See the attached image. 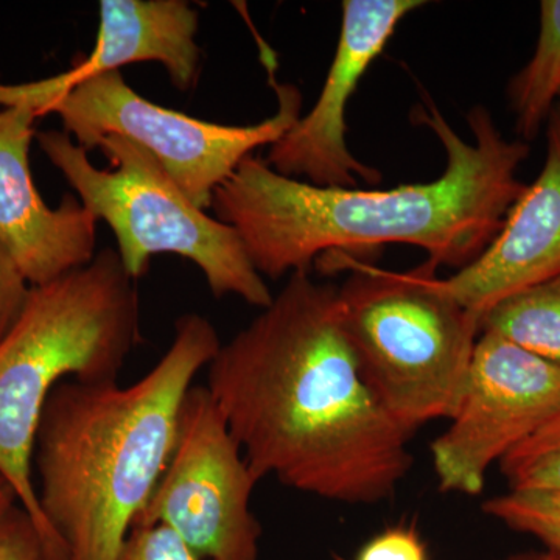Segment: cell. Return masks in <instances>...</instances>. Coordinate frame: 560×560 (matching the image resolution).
<instances>
[{"label":"cell","mask_w":560,"mask_h":560,"mask_svg":"<svg viewBox=\"0 0 560 560\" xmlns=\"http://www.w3.org/2000/svg\"><path fill=\"white\" fill-rule=\"evenodd\" d=\"M412 120L429 127L444 147L445 168L438 179L389 190L319 187L249 156L213 194V217L237 231L261 278L311 271L330 250L389 243L418 246L434 267L463 270L497 237L525 189L517 173L529 143L504 138L485 106L467 116L469 140L430 98Z\"/></svg>","instance_id":"2"},{"label":"cell","mask_w":560,"mask_h":560,"mask_svg":"<svg viewBox=\"0 0 560 560\" xmlns=\"http://www.w3.org/2000/svg\"><path fill=\"white\" fill-rule=\"evenodd\" d=\"M510 490L560 492V412L500 460Z\"/></svg>","instance_id":"16"},{"label":"cell","mask_w":560,"mask_h":560,"mask_svg":"<svg viewBox=\"0 0 560 560\" xmlns=\"http://www.w3.org/2000/svg\"><path fill=\"white\" fill-rule=\"evenodd\" d=\"M341 318L372 389L401 429L451 419L463 393L480 318L441 285L430 261L408 272L340 257Z\"/></svg>","instance_id":"5"},{"label":"cell","mask_w":560,"mask_h":560,"mask_svg":"<svg viewBox=\"0 0 560 560\" xmlns=\"http://www.w3.org/2000/svg\"><path fill=\"white\" fill-rule=\"evenodd\" d=\"M16 504H20L18 503L16 493H14L9 482L0 477V522Z\"/></svg>","instance_id":"22"},{"label":"cell","mask_w":560,"mask_h":560,"mask_svg":"<svg viewBox=\"0 0 560 560\" xmlns=\"http://www.w3.org/2000/svg\"><path fill=\"white\" fill-rule=\"evenodd\" d=\"M547 156L478 259L441 279L442 289L481 316L497 302L560 275V103L548 116Z\"/></svg>","instance_id":"12"},{"label":"cell","mask_w":560,"mask_h":560,"mask_svg":"<svg viewBox=\"0 0 560 560\" xmlns=\"http://www.w3.org/2000/svg\"><path fill=\"white\" fill-rule=\"evenodd\" d=\"M31 287L9 249L0 243V341L20 319Z\"/></svg>","instance_id":"21"},{"label":"cell","mask_w":560,"mask_h":560,"mask_svg":"<svg viewBox=\"0 0 560 560\" xmlns=\"http://www.w3.org/2000/svg\"><path fill=\"white\" fill-rule=\"evenodd\" d=\"M36 117L28 106L0 108V243L32 287L90 264L98 223L72 195L58 208L40 197L28 158Z\"/></svg>","instance_id":"11"},{"label":"cell","mask_w":560,"mask_h":560,"mask_svg":"<svg viewBox=\"0 0 560 560\" xmlns=\"http://www.w3.org/2000/svg\"><path fill=\"white\" fill-rule=\"evenodd\" d=\"M559 98H560V94H559Z\"/></svg>","instance_id":"24"},{"label":"cell","mask_w":560,"mask_h":560,"mask_svg":"<svg viewBox=\"0 0 560 560\" xmlns=\"http://www.w3.org/2000/svg\"><path fill=\"white\" fill-rule=\"evenodd\" d=\"M272 88L278 95L275 116L246 127L195 119L147 101L132 90L120 70L91 77L24 106L38 116H60L62 131L83 150L97 149L108 136L142 147L187 198L206 210L215 190L246 158L260 147L278 142L300 119L301 91L290 83H272Z\"/></svg>","instance_id":"7"},{"label":"cell","mask_w":560,"mask_h":560,"mask_svg":"<svg viewBox=\"0 0 560 560\" xmlns=\"http://www.w3.org/2000/svg\"><path fill=\"white\" fill-rule=\"evenodd\" d=\"M523 560H559L556 558V556L550 555V552H547V555L540 556V558L536 559H523Z\"/></svg>","instance_id":"23"},{"label":"cell","mask_w":560,"mask_h":560,"mask_svg":"<svg viewBox=\"0 0 560 560\" xmlns=\"http://www.w3.org/2000/svg\"><path fill=\"white\" fill-rule=\"evenodd\" d=\"M345 560V559H338ZM353 560H430L425 544L411 526H394L372 537Z\"/></svg>","instance_id":"20"},{"label":"cell","mask_w":560,"mask_h":560,"mask_svg":"<svg viewBox=\"0 0 560 560\" xmlns=\"http://www.w3.org/2000/svg\"><path fill=\"white\" fill-rule=\"evenodd\" d=\"M480 329L560 370V275L497 302L481 316Z\"/></svg>","instance_id":"14"},{"label":"cell","mask_w":560,"mask_h":560,"mask_svg":"<svg viewBox=\"0 0 560 560\" xmlns=\"http://www.w3.org/2000/svg\"><path fill=\"white\" fill-rule=\"evenodd\" d=\"M117 560H205L164 525L135 526Z\"/></svg>","instance_id":"18"},{"label":"cell","mask_w":560,"mask_h":560,"mask_svg":"<svg viewBox=\"0 0 560 560\" xmlns=\"http://www.w3.org/2000/svg\"><path fill=\"white\" fill-rule=\"evenodd\" d=\"M559 412V368L482 331L451 427L431 444L440 489L478 495L490 466Z\"/></svg>","instance_id":"9"},{"label":"cell","mask_w":560,"mask_h":560,"mask_svg":"<svg viewBox=\"0 0 560 560\" xmlns=\"http://www.w3.org/2000/svg\"><path fill=\"white\" fill-rule=\"evenodd\" d=\"M560 94V0H541L533 57L510 81L508 97L523 142L536 138Z\"/></svg>","instance_id":"15"},{"label":"cell","mask_w":560,"mask_h":560,"mask_svg":"<svg viewBox=\"0 0 560 560\" xmlns=\"http://www.w3.org/2000/svg\"><path fill=\"white\" fill-rule=\"evenodd\" d=\"M117 249L31 287L13 329L0 341V477L31 515L54 560L65 548L40 511L33 448L40 416L62 382H117L139 341V298Z\"/></svg>","instance_id":"4"},{"label":"cell","mask_w":560,"mask_h":560,"mask_svg":"<svg viewBox=\"0 0 560 560\" xmlns=\"http://www.w3.org/2000/svg\"><path fill=\"white\" fill-rule=\"evenodd\" d=\"M221 342L198 313L130 386L65 381L40 416L33 469L44 518L68 560H117L175 448L180 408Z\"/></svg>","instance_id":"3"},{"label":"cell","mask_w":560,"mask_h":560,"mask_svg":"<svg viewBox=\"0 0 560 560\" xmlns=\"http://www.w3.org/2000/svg\"><path fill=\"white\" fill-rule=\"evenodd\" d=\"M35 139L81 205L113 230L132 279L142 278L158 254H175L200 268L213 296L234 294L260 308L271 304L275 296L237 231L195 206L149 151L108 136L97 145L109 161L102 171L68 132L38 131Z\"/></svg>","instance_id":"6"},{"label":"cell","mask_w":560,"mask_h":560,"mask_svg":"<svg viewBox=\"0 0 560 560\" xmlns=\"http://www.w3.org/2000/svg\"><path fill=\"white\" fill-rule=\"evenodd\" d=\"M422 0H345L340 39L326 83L307 116L272 143L267 164L287 178L319 187L359 189L378 184L382 173L349 150L346 110L372 62L381 57L401 21L422 9Z\"/></svg>","instance_id":"10"},{"label":"cell","mask_w":560,"mask_h":560,"mask_svg":"<svg viewBox=\"0 0 560 560\" xmlns=\"http://www.w3.org/2000/svg\"><path fill=\"white\" fill-rule=\"evenodd\" d=\"M482 510L508 528L540 540L560 560V492L510 490L486 501Z\"/></svg>","instance_id":"17"},{"label":"cell","mask_w":560,"mask_h":560,"mask_svg":"<svg viewBox=\"0 0 560 560\" xmlns=\"http://www.w3.org/2000/svg\"><path fill=\"white\" fill-rule=\"evenodd\" d=\"M210 396L257 481L346 504L390 499L412 466L342 324L337 287L291 272L208 364Z\"/></svg>","instance_id":"1"},{"label":"cell","mask_w":560,"mask_h":560,"mask_svg":"<svg viewBox=\"0 0 560 560\" xmlns=\"http://www.w3.org/2000/svg\"><path fill=\"white\" fill-rule=\"evenodd\" d=\"M257 482L209 389L194 385L172 458L135 526H167L205 560H257L261 526L250 511Z\"/></svg>","instance_id":"8"},{"label":"cell","mask_w":560,"mask_h":560,"mask_svg":"<svg viewBox=\"0 0 560 560\" xmlns=\"http://www.w3.org/2000/svg\"><path fill=\"white\" fill-rule=\"evenodd\" d=\"M94 49L73 58L72 68L32 83H0V106L31 105L102 73L132 62H160L176 90L195 86L200 72V14L186 0H102Z\"/></svg>","instance_id":"13"},{"label":"cell","mask_w":560,"mask_h":560,"mask_svg":"<svg viewBox=\"0 0 560 560\" xmlns=\"http://www.w3.org/2000/svg\"><path fill=\"white\" fill-rule=\"evenodd\" d=\"M0 560H54L31 515L20 504L0 522Z\"/></svg>","instance_id":"19"}]
</instances>
